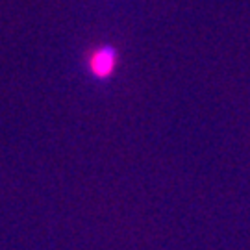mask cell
Instances as JSON below:
<instances>
[{"label": "cell", "mask_w": 250, "mask_h": 250, "mask_svg": "<svg viewBox=\"0 0 250 250\" xmlns=\"http://www.w3.org/2000/svg\"><path fill=\"white\" fill-rule=\"evenodd\" d=\"M87 65H89V72L95 78L106 80V78H109V76L115 72L117 50L109 45L99 46V48H95L93 54L89 56Z\"/></svg>", "instance_id": "obj_1"}]
</instances>
